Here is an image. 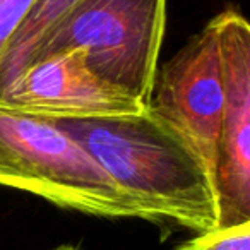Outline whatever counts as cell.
Returning a JSON list of instances; mask_svg holds the SVG:
<instances>
[{
  "label": "cell",
  "mask_w": 250,
  "mask_h": 250,
  "mask_svg": "<svg viewBox=\"0 0 250 250\" xmlns=\"http://www.w3.org/2000/svg\"><path fill=\"white\" fill-rule=\"evenodd\" d=\"M53 122L137 202L147 221H171L199 233L216 228L211 173L188 144L149 110Z\"/></svg>",
  "instance_id": "cell-1"
},
{
  "label": "cell",
  "mask_w": 250,
  "mask_h": 250,
  "mask_svg": "<svg viewBox=\"0 0 250 250\" xmlns=\"http://www.w3.org/2000/svg\"><path fill=\"white\" fill-rule=\"evenodd\" d=\"M81 0H36L35 7L0 55V93L24 69L42 36Z\"/></svg>",
  "instance_id": "cell-7"
},
{
  "label": "cell",
  "mask_w": 250,
  "mask_h": 250,
  "mask_svg": "<svg viewBox=\"0 0 250 250\" xmlns=\"http://www.w3.org/2000/svg\"><path fill=\"white\" fill-rule=\"evenodd\" d=\"M36 0H0V55L21 28Z\"/></svg>",
  "instance_id": "cell-9"
},
{
  "label": "cell",
  "mask_w": 250,
  "mask_h": 250,
  "mask_svg": "<svg viewBox=\"0 0 250 250\" xmlns=\"http://www.w3.org/2000/svg\"><path fill=\"white\" fill-rule=\"evenodd\" d=\"M223 115L214 167L216 228L250 223V26L236 11L216 16Z\"/></svg>",
  "instance_id": "cell-5"
},
{
  "label": "cell",
  "mask_w": 250,
  "mask_h": 250,
  "mask_svg": "<svg viewBox=\"0 0 250 250\" xmlns=\"http://www.w3.org/2000/svg\"><path fill=\"white\" fill-rule=\"evenodd\" d=\"M53 250H79L77 247H74V245H60V247H57V249H53Z\"/></svg>",
  "instance_id": "cell-10"
},
{
  "label": "cell",
  "mask_w": 250,
  "mask_h": 250,
  "mask_svg": "<svg viewBox=\"0 0 250 250\" xmlns=\"http://www.w3.org/2000/svg\"><path fill=\"white\" fill-rule=\"evenodd\" d=\"M0 106L48 120L136 115L147 104L100 77L79 52L33 60L0 93Z\"/></svg>",
  "instance_id": "cell-6"
},
{
  "label": "cell",
  "mask_w": 250,
  "mask_h": 250,
  "mask_svg": "<svg viewBox=\"0 0 250 250\" xmlns=\"http://www.w3.org/2000/svg\"><path fill=\"white\" fill-rule=\"evenodd\" d=\"M182 250H250V223L199 233Z\"/></svg>",
  "instance_id": "cell-8"
},
{
  "label": "cell",
  "mask_w": 250,
  "mask_h": 250,
  "mask_svg": "<svg viewBox=\"0 0 250 250\" xmlns=\"http://www.w3.org/2000/svg\"><path fill=\"white\" fill-rule=\"evenodd\" d=\"M0 185L86 214L146 219L137 202L55 122L2 106Z\"/></svg>",
  "instance_id": "cell-2"
},
{
  "label": "cell",
  "mask_w": 250,
  "mask_h": 250,
  "mask_svg": "<svg viewBox=\"0 0 250 250\" xmlns=\"http://www.w3.org/2000/svg\"><path fill=\"white\" fill-rule=\"evenodd\" d=\"M223 101L219 33L214 18L163 67H158L147 101V110L188 144L211 177H214Z\"/></svg>",
  "instance_id": "cell-4"
},
{
  "label": "cell",
  "mask_w": 250,
  "mask_h": 250,
  "mask_svg": "<svg viewBox=\"0 0 250 250\" xmlns=\"http://www.w3.org/2000/svg\"><path fill=\"white\" fill-rule=\"evenodd\" d=\"M165 22L167 0H81L42 36L28 63L79 52L98 76L147 104Z\"/></svg>",
  "instance_id": "cell-3"
}]
</instances>
